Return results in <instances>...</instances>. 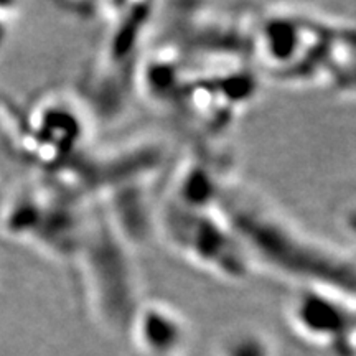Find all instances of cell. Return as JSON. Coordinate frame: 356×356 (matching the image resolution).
<instances>
[{"label": "cell", "instance_id": "6da1fadb", "mask_svg": "<svg viewBox=\"0 0 356 356\" xmlns=\"http://www.w3.org/2000/svg\"><path fill=\"white\" fill-rule=\"evenodd\" d=\"M351 222H353V228L356 229V211H355V215H353V220H351Z\"/></svg>", "mask_w": 356, "mask_h": 356}]
</instances>
